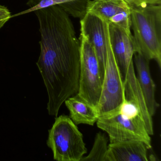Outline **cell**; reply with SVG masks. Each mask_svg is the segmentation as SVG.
Returning <instances> with one entry per match:
<instances>
[{
  "instance_id": "cell-1",
  "label": "cell",
  "mask_w": 161,
  "mask_h": 161,
  "mask_svg": "<svg viewBox=\"0 0 161 161\" xmlns=\"http://www.w3.org/2000/svg\"><path fill=\"white\" fill-rule=\"evenodd\" d=\"M41 35L36 65L48 96L49 114L57 117L61 106L79 89L80 42L68 14L58 5L34 11Z\"/></svg>"
},
{
  "instance_id": "cell-2",
  "label": "cell",
  "mask_w": 161,
  "mask_h": 161,
  "mask_svg": "<svg viewBox=\"0 0 161 161\" xmlns=\"http://www.w3.org/2000/svg\"><path fill=\"white\" fill-rule=\"evenodd\" d=\"M131 30L135 53L156 61L161 67V5L131 8Z\"/></svg>"
},
{
  "instance_id": "cell-3",
  "label": "cell",
  "mask_w": 161,
  "mask_h": 161,
  "mask_svg": "<svg viewBox=\"0 0 161 161\" xmlns=\"http://www.w3.org/2000/svg\"><path fill=\"white\" fill-rule=\"evenodd\" d=\"M47 145L58 161H80L87 150L83 136L69 117H56L49 130Z\"/></svg>"
},
{
  "instance_id": "cell-4",
  "label": "cell",
  "mask_w": 161,
  "mask_h": 161,
  "mask_svg": "<svg viewBox=\"0 0 161 161\" xmlns=\"http://www.w3.org/2000/svg\"><path fill=\"white\" fill-rule=\"evenodd\" d=\"M103 21L107 45V58L101 94L97 109L99 118L118 113L121 105L126 100L124 82L110 43L108 23Z\"/></svg>"
},
{
  "instance_id": "cell-5",
  "label": "cell",
  "mask_w": 161,
  "mask_h": 161,
  "mask_svg": "<svg viewBox=\"0 0 161 161\" xmlns=\"http://www.w3.org/2000/svg\"><path fill=\"white\" fill-rule=\"evenodd\" d=\"M80 69L77 95L97 109L101 94L102 79L94 48L85 36L80 35Z\"/></svg>"
},
{
  "instance_id": "cell-6",
  "label": "cell",
  "mask_w": 161,
  "mask_h": 161,
  "mask_svg": "<svg viewBox=\"0 0 161 161\" xmlns=\"http://www.w3.org/2000/svg\"><path fill=\"white\" fill-rule=\"evenodd\" d=\"M99 129L108 134L110 143L138 140L152 148L151 139L141 114L133 118L122 115L119 112L109 116L99 118L97 121Z\"/></svg>"
},
{
  "instance_id": "cell-7",
  "label": "cell",
  "mask_w": 161,
  "mask_h": 161,
  "mask_svg": "<svg viewBox=\"0 0 161 161\" xmlns=\"http://www.w3.org/2000/svg\"><path fill=\"white\" fill-rule=\"evenodd\" d=\"M131 8L124 0H87L86 13L92 14L132 35Z\"/></svg>"
},
{
  "instance_id": "cell-8",
  "label": "cell",
  "mask_w": 161,
  "mask_h": 161,
  "mask_svg": "<svg viewBox=\"0 0 161 161\" xmlns=\"http://www.w3.org/2000/svg\"><path fill=\"white\" fill-rule=\"evenodd\" d=\"M80 34L86 37L94 48L98 60L102 80L107 58V45L104 21L98 17L86 13L80 19Z\"/></svg>"
},
{
  "instance_id": "cell-9",
  "label": "cell",
  "mask_w": 161,
  "mask_h": 161,
  "mask_svg": "<svg viewBox=\"0 0 161 161\" xmlns=\"http://www.w3.org/2000/svg\"><path fill=\"white\" fill-rule=\"evenodd\" d=\"M134 55L136 78L149 114L152 117L159 104L155 100V85L151 75L150 60L139 53H135Z\"/></svg>"
},
{
  "instance_id": "cell-10",
  "label": "cell",
  "mask_w": 161,
  "mask_h": 161,
  "mask_svg": "<svg viewBox=\"0 0 161 161\" xmlns=\"http://www.w3.org/2000/svg\"><path fill=\"white\" fill-rule=\"evenodd\" d=\"M109 38L111 47L119 70L134 62L135 53L133 36L123 30L108 24Z\"/></svg>"
},
{
  "instance_id": "cell-11",
  "label": "cell",
  "mask_w": 161,
  "mask_h": 161,
  "mask_svg": "<svg viewBox=\"0 0 161 161\" xmlns=\"http://www.w3.org/2000/svg\"><path fill=\"white\" fill-rule=\"evenodd\" d=\"M148 150L145 143L138 140L109 143L108 161H148Z\"/></svg>"
},
{
  "instance_id": "cell-12",
  "label": "cell",
  "mask_w": 161,
  "mask_h": 161,
  "mask_svg": "<svg viewBox=\"0 0 161 161\" xmlns=\"http://www.w3.org/2000/svg\"><path fill=\"white\" fill-rule=\"evenodd\" d=\"M69 112V118L76 125L93 126L99 118L97 109L80 97L77 94L64 102Z\"/></svg>"
},
{
  "instance_id": "cell-13",
  "label": "cell",
  "mask_w": 161,
  "mask_h": 161,
  "mask_svg": "<svg viewBox=\"0 0 161 161\" xmlns=\"http://www.w3.org/2000/svg\"><path fill=\"white\" fill-rule=\"evenodd\" d=\"M86 1L87 0H41L34 7L20 12L12 17L33 12L36 10L58 5L73 17L81 19L86 13Z\"/></svg>"
},
{
  "instance_id": "cell-14",
  "label": "cell",
  "mask_w": 161,
  "mask_h": 161,
  "mask_svg": "<svg viewBox=\"0 0 161 161\" xmlns=\"http://www.w3.org/2000/svg\"><path fill=\"white\" fill-rule=\"evenodd\" d=\"M108 142L105 134L101 132L97 133L91 151L87 156H84L80 161H108Z\"/></svg>"
},
{
  "instance_id": "cell-15",
  "label": "cell",
  "mask_w": 161,
  "mask_h": 161,
  "mask_svg": "<svg viewBox=\"0 0 161 161\" xmlns=\"http://www.w3.org/2000/svg\"><path fill=\"white\" fill-rule=\"evenodd\" d=\"M119 112L122 115L128 118L134 117L139 114L142 115L137 104L134 102L130 101H125L121 105Z\"/></svg>"
},
{
  "instance_id": "cell-16",
  "label": "cell",
  "mask_w": 161,
  "mask_h": 161,
  "mask_svg": "<svg viewBox=\"0 0 161 161\" xmlns=\"http://www.w3.org/2000/svg\"><path fill=\"white\" fill-rule=\"evenodd\" d=\"M12 18L11 13L7 7L0 5V21L9 19Z\"/></svg>"
},
{
  "instance_id": "cell-17",
  "label": "cell",
  "mask_w": 161,
  "mask_h": 161,
  "mask_svg": "<svg viewBox=\"0 0 161 161\" xmlns=\"http://www.w3.org/2000/svg\"><path fill=\"white\" fill-rule=\"evenodd\" d=\"M131 8L142 7L147 5L146 0H124Z\"/></svg>"
},
{
  "instance_id": "cell-18",
  "label": "cell",
  "mask_w": 161,
  "mask_h": 161,
  "mask_svg": "<svg viewBox=\"0 0 161 161\" xmlns=\"http://www.w3.org/2000/svg\"><path fill=\"white\" fill-rule=\"evenodd\" d=\"M147 5H161V0H146Z\"/></svg>"
},
{
  "instance_id": "cell-19",
  "label": "cell",
  "mask_w": 161,
  "mask_h": 161,
  "mask_svg": "<svg viewBox=\"0 0 161 161\" xmlns=\"http://www.w3.org/2000/svg\"><path fill=\"white\" fill-rule=\"evenodd\" d=\"M41 0H29L27 3V5L30 8H32L36 5Z\"/></svg>"
},
{
  "instance_id": "cell-20",
  "label": "cell",
  "mask_w": 161,
  "mask_h": 161,
  "mask_svg": "<svg viewBox=\"0 0 161 161\" xmlns=\"http://www.w3.org/2000/svg\"><path fill=\"white\" fill-rule=\"evenodd\" d=\"M8 20H3V21H0V30L4 26L6 22H8Z\"/></svg>"
}]
</instances>
